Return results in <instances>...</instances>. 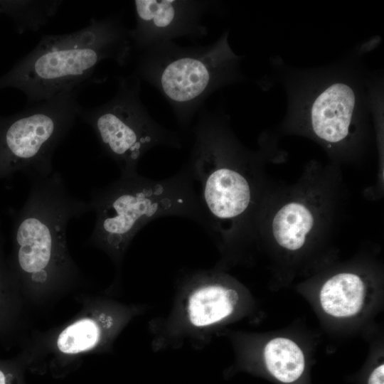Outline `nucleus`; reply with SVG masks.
<instances>
[{
    "label": "nucleus",
    "instance_id": "nucleus-1",
    "mask_svg": "<svg viewBox=\"0 0 384 384\" xmlns=\"http://www.w3.org/2000/svg\"><path fill=\"white\" fill-rule=\"evenodd\" d=\"M198 114L186 166L199 183L201 225L223 253L258 236L272 191L260 156L239 142L225 113L202 107Z\"/></svg>",
    "mask_w": 384,
    "mask_h": 384
},
{
    "label": "nucleus",
    "instance_id": "nucleus-2",
    "mask_svg": "<svg viewBox=\"0 0 384 384\" xmlns=\"http://www.w3.org/2000/svg\"><path fill=\"white\" fill-rule=\"evenodd\" d=\"M130 29L122 14L94 18L73 33L42 36L36 48L0 77V90H21L28 103L49 100L60 92L92 82L106 60L126 65L134 54Z\"/></svg>",
    "mask_w": 384,
    "mask_h": 384
},
{
    "label": "nucleus",
    "instance_id": "nucleus-3",
    "mask_svg": "<svg viewBox=\"0 0 384 384\" xmlns=\"http://www.w3.org/2000/svg\"><path fill=\"white\" fill-rule=\"evenodd\" d=\"M195 181L185 166L164 180L121 175L110 185L91 192L96 222L89 242L106 251L119 263L137 233L161 216L178 215L196 220L202 214Z\"/></svg>",
    "mask_w": 384,
    "mask_h": 384
},
{
    "label": "nucleus",
    "instance_id": "nucleus-4",
    "mask_svg": "<svg viewBox=\"0 0 384 384\" xmlns=\"http://www.w3.org/2000/svg\"><path fill=\"white\" fill-rule=\"evenodd\" d=\"M228 38L227 31L212 44L186 47L161 42L136 53L133 73L159 92L183 130L214 92L242 78V57L232 50Z\"/></svg>",
    "mask_w": 384,
    "mask_h": 384
},
{
    "label": "nucleus",
    "instance_id": "nucleus-5",
    "mask_svg": "<svg viewBox=\"0 0 384 384\" xmlns=\"http://www.w3.org/2000/svg\"><path fill=\"white\" fill-rule=\"evenodd\" d=\"M30 181L28 198L14 224L15 258L27 279L43 284L73 269L66 247L68 225L92 208L90 201L71 194L59 172Z\"/></svg>",
    "mask_w": 384,
    "mask_h": 384
},
{
    "label": "nucleus",
    "instance_id": "nucleus-6",
    "mask_svg": "<svg viewBox=\"0 0 384 384\" xmlns=\"http://www.w3.org/2000/svg\"><path fill=\"white\" fill-rule=\"evenodd\" d=\"M218 267L191 271L178 279L169 311L149 322L154 351L209 344L238 309L240 293Z\"/></svg>",
    "mask_w": 384,
    "mask_h": 384
},
{
    "label": "nucleus",
    "instance_id": "nucleus-7",
    "mask_svg": "<svg viewBox=\"0 0 384 384\" xmlns=\"http://www.w3.org/2000/svg\"><path fill=\"white\" fill-rule=\"evenodd\" d=\"M79 91H64L14 115H0V178L20 171L32 181L54 172V151L82 109Z\"/></svg>",
    "mask_w": 384,
    "mask_h": 384
},
{
    "label": "nucleus",
    "instance_id": "nucleus-8",
    "mask_svg": "<svg viewBox=\"0 0 384 384\" xmlns=\"http://www.w3.org/2000/svg\"><path fill=\"white\" fill-rule=\"evenodd\" d=\"M140 90L141 80L134 73L121 76L110 100L82 109L79 114L92 127L103 153L124 176L137 174L140 159L154 147H182L179 134L162 127L149 114Z\"/></svg>",
    "mask_w": 384,
    "mask_h": 384
},
{
    "label": "nucleus",
    "instance_id": "nucleus-9",
    "mask_svg": "<svg viewBox=\"0 0 384 384\" xmlns=\"http://www.w3.org/2000/svg\"><path fill=\"white\" fill-rule=\"evenodd\" d=\"M306 176L273 206L267 201L259 225L258 235L267 234L287 252L302 250L316 233L323 232L333 203L331 185L319 179V174Z\"/></svg>",
    "mask_w": 384,
    "mask_h": 384
},
{
    "label": "nucleus",
    "instance_id": "nucleus-10",
    "mask_svg": "<svg viewBox=\"0 0 384 384\" xmlns=\"http://www.w3.org/2000/svg\"><path fill=\"white\" fill-rule=\"evenodd\" d=\"M210 0H135V27L129 35L134 53L178 38L198 39L208 33L206 14L215 9Z\"/></svg>",
    "mask_w": 384,
    "mask_h": 384
},
{
    "label": "nucleus",
    "instance_id": "nucleus-11",
    "mask_svg": "<svg viewBox=\"0 0 384 384\" xmlns=\"http://www.w3.org/2000/svg\"><path fill=\"white\" fill-rule=\"evenodd\" d=\"M303 124L309 134L327 149L353 144L360 130V98L355 87L343 80L326 82L304 104Z\"/></svg>",
    "mask_w": 384,
    "mask_h": 384
},
{
    "label": "nucleus",
    "instance_id": "nucleus-12",
    "mask_svg": "<svg viewBox=\"0 0 384 384\" xmlns=\"http://www.w3.org/2000/svg\"><path fill=\"white\" fill-rule=\"evenodd\" d=\"M368 287L366 280L350 272L337 273L329 277L319 292L322 309L336 318L357 315L366 303Z\"/></svg>",
    "mask_w": 384,
    "mask_h": 384
},
{
    "label": "nucleus",
    "instance_id": "nucleus-13",
    "mask_svg": "<svg viewBox=\"0 0 384 384\" xmlns=\"http://www.w3.org/2000/svg\"><path fill=\"white\" fill-rule=\"evenodd\" d=\"M265 372L282 384H297L306 371V360L300 347L292 340L277 337L270 340L262 353Z\"/></svg>",
    "mask_w": 384,
    "mask_h": 384
},
{
    "label": "nucleus",
    "instance_id": "nucleus-14",
    "mask_svg": "<svg viewBox=\"0 0 384 384\" xmlns=\"http://www.w3.org/2000/svg\"><path fill=\"white\" fill-rule=\"evenodd\" d=\"M114 317L108 315L101 321L92 318L80 319L65 328L57 338L58 349L63 353L73 355L94 348L104 336L113 331Z\"/></svg>",
    "mask_w": 384,
    "mask_h": 384
},
{
    "label": "nucleus",
    "instance_id": "nucleus-15",
    "mask_svg": "<svg viewBox=\"0 0 384 384\" xmlns=\"http://www.w3.org/2000/svg\"><path fill=\"white\" fill-rule=\"evenodd\" d=\"M60 0H0L2 14L11 18L18 33L38 31L57 12Z\"/></svg>",
    "mask_w": 384,
    "mask_h": 384
},
{
    "label": "nucleus",
    "instance_id": "nucleus-16",
    "mask_svg": "<svg viewBox=\"0 0 384 384\" xmlns=\"http://www.w3.org/2000/svg\"><path fill=\"white\" fill-rule=\"evenodd\" d=\"M384 381V365L378 364L369 373L366 384H383Z\"/></svg>",
    "mask_w": 384,
    "mask_h": 384
},
{
    "label": "nucleus",
    "instance_id": "nucleus-17",
    "mask_svg": "<svg viewBox=\"0 0 384 384\" xmlns=\"http://www.w3.org/2000/svg\"><path fill=\"white\" fill-rule=\"evenodd\" d=\"M0 384H11V378L1 370H0Z\"/></svg>",
    "mask_w": 384,
    "mask_h": 384
}]
</instances>
